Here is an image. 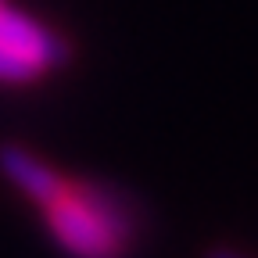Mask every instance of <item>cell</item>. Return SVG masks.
Instances as JSON below:
<instances>
[{"label":"cell","instance_id":"6da1fadb","mask_svg":"<svg viewBox=\"0 0 258 258\" xmlns=\"http://www.w3.org/2000/svg\"><path fill=\"white\" fill-rule=\"evenodd\" d=\"M47 237L69 258H129L137 244V219L118 194L97 179L64 176L40 205Z\"/></svg>","mask_w":258,"mask_h":258},{"label":"cell","instance_id":"7a4b0ae2","mask_svg":"<svg viewBox=\"0 0 258 258\" xmlns=\"http://www.w3.org/2000/svg\"><path fill=\"white\" fill-rule=\"evenodd\" d=\"M72 57V43L43 18L0 0V86H32Z\"/></svg>","mask_w":258,"mask_h":258},{"label":"cell","instance_id":"3957f363","mask_svg":"<svg viewBox=\"0 0 258 258\" xmlns=\"http://www.w3.org/2000/svg\"><path fill=\"white\" fill-rule=\"evenodd\" d=\"M0 176H4L25 201L43 205L50 194L61 186L64 172L57 165H50L47 158H40L36 151H29L22 144H0Z\"/></svg>","mask_w":258,"mask_h":258},{"label":"cell","instance_id":"277c9868","mask_svg":"<svg viewBox=\"0 0 258 258\" xmlns=\"http://www.w3.org/2000/svg\"><path fill=\"white\" fill-rule=\"evenodd\" d=\"M208 258H247V254H240V251H230V247H215V251H208Z\"/></svg>","mask_w":258,"mask_h":258}]
</instances>
